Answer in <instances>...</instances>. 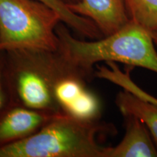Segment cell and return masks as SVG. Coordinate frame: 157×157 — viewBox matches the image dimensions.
Returning a JSON list of instances; mask_svg holds the SVG:
<instances>
[{
    "instance_id": "cell-1",
    "label": "cell",
    "mask_w": 157,
    "mask_h": 157,
    "mask_svg": "<svg viewBox=\"0 0 157 157\" xmlns=\"http://www.w3.org/2000/svg\"><path fill=\"white\" fill-rule=\"evenodd\" d=\"M76 68H80L59 50L7 51L5 75L12 104L52 114L62 113L55 97L56 87L64 76Z\"/></svg>"
},
{
    "instance_id": "cell-2",
    "label": "cell",
    "mask_w": 157,
    "mask_h": 157,
    "mask_svg": "<svg viewBox=\"0 0 157 157\" xmlns=\"http://www.w3.org/2000/svg\"><path fill=\"white\" fill-rule=\"evenodd\" d=\"M68 29L62 22L57 27L58 50L91 79L95 77L94 66L100 62L121 63L157 74V52L151 34L136 23L129 21L113 34L91 41L75 38Z\"/></svg>"
},
{
    "instance_id": "cell-3",
    "label": "cell",
    "mask_w": 157,
    "mask_h": 157,
    "mask_svg": "<svg viewBox=\"0 0 157 157\" xmlns=\"http://www.w3.org/2000/svg\"><path fill=\"white\" fill-rule=\"evenodd\" d=\"M109 132V124L60 113L28 138L0 148V157H108L109 147L100 144L98 135Z\"/></svg>"
},
{
    "instance_id": "cell-4",
    "label": "cell",
    "mask_w": 157,
    "mask_h": 157,
    "mask_svg": "<svg viewBox=\"0 0 157 157\" xmlns=\"http://www.w3.org/2000/svg\"><path fill=\"white\" fill-rule=\"evenodd\" d=\"M61 22L56 11L37 0H0V51L58 50Z\"/></svg>"
},
{
    "instance_id": "cell-5",
    "label": "cell",
    "mask_w": 157,
    "mask_h": 157,
    "mask_svg": "<svg viewBox=\"0 0 157 157\" xmlns=\"http://www.w3.org/2000/svg\"><path fill=\"white\" fill-rule=\"evenodd\" d=\"M91 78L81 68L64 76L57 85L55 97L62 113L83 121H100L101 103L88 87Z\"/></svg>"
},
{
    "instance_id": "cell-6",
    "label": "cell",
    "mask_w": 157,
    "mask_h": 157,
    "mask_svg": "<svg viewBox=\"0 0 157 157\" xmlns=\"http://www.w3.org/2000/svg\"><path fill=\"white\" fill-rule=\"evenodd\" d=\"M56 115L10 104L0 113V148L28 138Z\"/></svg>"
},
{
    "instance_id": "cell-7",
    "label": "cell",
    "mask_w": 157,
    "mask_h": 157,
    "mask_svg": "<svg viewBox=\"0 0 157 157\" xmlns=\"http://www.w3.org/2000/svg\"><path fill=\"white\" fill-rule=\"evenodd\" d=\"M68 6L76 14L93 21L103 36L115 33L129 21L124 0H80Z\"/></svg>"
},
{
    "instance_id": "cell-8",
    "label": "cell",
    "mask_w": 157,
    "mask_h": 157,
    "mask_svg": "<svg viewBox=\"0 0 157 157\" xmlns=\"http://www.w3.org/2000/svg\"><path fill=\"white\" fill-rule=\"evenodd\" d=\"M125 134L121 142L109 147L108 157H157V147L150 132L140 119L124 115Z\"/></svg>"
},
{
    "instance_id": "cell-9",
    "label": "cell",
    "mask_w": 157,
    "mask_h": 157,
    "mask_svg": "<svg viewBox=\"0 0 157 157\" xmlns=\"http://www.w3.org/2000/svg\"><path fill=\"white\" fill-rule=\"evenodd\" d=\"M115 103L122 116H135L146 124L157 147V104L125 90L117 94Z\"/></svg>"
},
{
    "instance_id": "cell-10",
    "label": "cell",
    "mask_w": 157,
    "mask_h": 157,
    "mask_svg": "<svg viewBox=\"0 0 157 157\" xmlns=\"http://www.w3.org/2000/svg\"><path fill=\"white\" fill-rule=\"evenodd\" d=\"M45 4L58 13L62 23L70 29L82 36L91 39H98L103 37L95 23L87 17L78 15L71 10L68 4L63 0H37Z\"/></svg>"
},
{
    "instance_id": "cell-11",
    "label": "cell",
    "mask_w": 157,
    "mask_h": 157,
    "mask_svg": "<svg viewBox=\"0 0 157 157\" xmlns=\"http://www.w3.org/2000/svg\"><path fill=\"white\" fill-rule=\"evenodd\" d=\"M95 76L111 82L137 97L157 104V98L139 87L131 78L129 71H122L117 66V63L107 62L105 63V65L98 66L95 69Z\"/></svg>"
},
{
    "instance_id": "cell-12",
    "label": "cell",
    "mask_w": 157,
    "mask_h": 157,
    "mask_svg": "<svg viewBox=\"0 0 157 157\" xmlns=\"http://www.w3.org/2000/svg\"><path fill=\"white\" fill-rule=\"evenodd\" d=\"M129 21L153 32L157 31V0H124Z\"/></svg>"
},
{
    "instance_id": "cell-13",
    "label": "cell",
    "mask_w": 157,
    "mask_h": 157,
    "mask_svg": "<svg viewBox=\"0 0 157 157\" xmlns=\"http://www.w3.org/2000/svg\"><path fill=\"white\" fill-rule=\"evenodd\" d=\"M12 104L5 75V52L0 51V113Z\"/></svg>"
},
{
    "instance_id": "cell-14",
    "label": "cell",
    "mask_w": 157,
    "mask_h": 157,
    "mask_svg": "<svg viewBox=\"0 0 157 157\" xmlns=\"http://www.w3.org/2000/svg\"><path fill=\"white\" fill-rule=\"evenodd\" d=\"M151 36H152L153 40H154L155 46L157 47V31H153V32H151Z\"/></svg>"
},
{
    "instance_id": "cell-15",
    "label": "cell",
    "mask_w": 157,
    "mask_h": 157,
    "mask_svg": "<svg viewBox=\"0 0 157 157\" xmlns=\"http://www.w3.org/2000/svg\"><path fill=\"white\" fill-rule=\"evenodd\" d=\"M66 3H67L68 5V4H74V3H77L80 0H63Z\"/></svg>"
}]
</instances>
